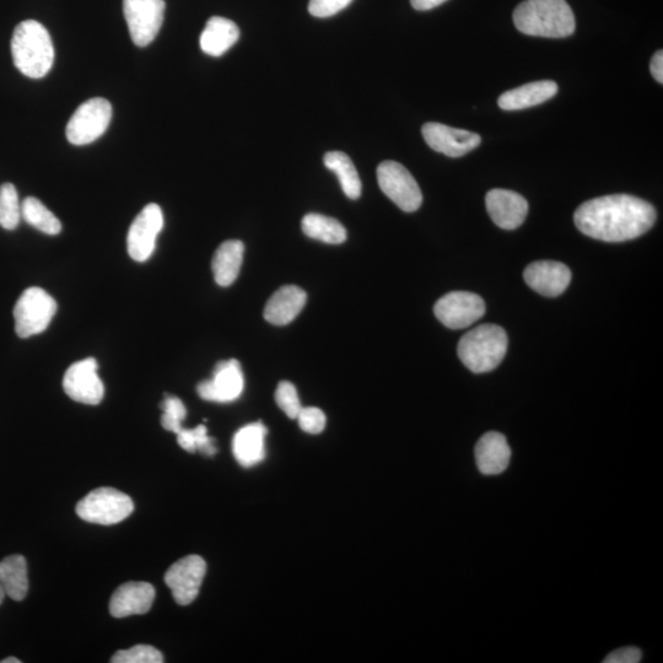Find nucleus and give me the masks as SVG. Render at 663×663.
Listing matches in <instances>:
<instances>
[{
    "instance_id": "nucleus-36",
    "label": "nucleus",
    "mask_w": 663,
    "mask_h": 663,
    "mask_svg": "<svg viewBox=\"0 0 663 663\" xmlns=\"http://www.w3.org/2000/svg\"><path fill=\"white\" fill-rule=\"evenodd\" d=\"M640 661L641 651L638 648L618 649L603 660L605 663H638Z\"/></svg>"
},
{
    "instance_id": "nucleus-17",
    "label": "nucleus",
    "mask_w": 663,
    "mask_h": 663,
    "mask_svg": "<svg viewBox=\"0 0 663 663\" xmlns=\"http://www.w3.org/2000/svg\"><path fill=\"white\" fill-rule=\"evenodd\" d=\"M524 278L528 287L538 294L555 298L568 289L571 282L570 269L554 261L533 262L525 269Z\"/></svg>"
},
{
    "instance_id": "nucleus-33",
    "label": "nucleus",
    "mask_w": 663,
    "mask_h": 663,
    "mask_svg": "<svg viewBox=\"0 0 663 663\" xmlns=\"http://www.w3.org/2000/svg\"><path fill=\"white\" fill-rule=\"evenodd\" d=\"M276 402L278 407L287 414L290 419L298 418L301 411V403L296 387L289 381H282L277 387Z\"/></svg>"
},
{
    "instance_id": "nucleus-6",
    "label": "nucleus",
    "mask_w": 663,
    "mask_h": 663,
    "mask_svg": "<svg viewBox=\"0 0 663 663\" xmlns=\"http://www.w3.org/2000/svg\"><path fill=\"white\" fill-rule=\"evenodd\" d=\"M56 312V300L46 290L26 289L14 307L16 334L30 338L45 332Z\"/></svg>"
},
{
    "instance_id": "nucleus-14",
    "label": "nucleus",
    "mask_w": 663,
    "mask_h": 663,
    "mask_svg": "<svg viewBox=\"0 0 663 663\" xmlns=\"http://www.w3.org/2000/svg\"><path fill=\"white\" fill-rule=\"evenodd\" d=\"M97 371L99 364L94 358L73 364L63 377L64 392L75 402L96 406L105 396V386Z\"/></svg>"
},
{
    "instance_id": "nucleus-38",
    "label": "nucleus",
    "mask_w": 663,
    "mask_h": 663,
    "mask_svg": "<svg viewBox=\"0 0 663 663\" xmlns=\"http://www.w3.org/2000/svg\"><path fill=\"white\" fill-rule=\"evenodd\" d=\"M445 2L447 0H411L412 7L415 10H419V12H427V10L439 7V5Z\"/></svg>"
},
{
    "instance_id": "nucleus-26",
    "label": "nucleus",
    "mask_w": 663,
    "mask_h": 663,
    "mask_svg": "<svg viewBox=\"0 0 663 663\" xmlns=\"http://www.w3.org/2000/svg\"><path fill=\"white\" fill-rule=\"evenodd\" d=\"M301 229L310 239L328 245H341L347 240V230L337 219L326 215L310 213L301 221Z\"/></svg>"
},
{
    "instance_id": "nucleus-9",
    "label": "nucleus",
    "mask_w": 663,
    "mask_h": 663,
    "mask_svg": "<svg viewBox=\"0 0 663 663\" xmlns=\"http://www.w3.org/2000/svg\"><path fill=\"white\" fill-rule=\"evenodd\" d=\"M165 0H123L129 35L138 47H147L164 23Z\"/></svg>"
},
{
    "instance_id": "nucleus-32",
    "label": "nucleus",
    "mask_w": 663,
    "mask_h": 663,
    "mask_svg": "<svg viewBox=\"0 0 663 663\" xmlns=\"http://www.w3.org/2000/svg\"><path fill=\"white\" fill-rule=\"evenodd\" d=\"M161 408L164 411L163 417H161V425L171 433H179L182 429V422L187 415L185 404L180 398L171 396L165 398Z\"/></svg>"
},
{
    "instance_id": "nucleus-39",
    "label": "nucleus",
    "mask_w": 663,
    "mask_h": 663,
    "mask_svg": "<svg viewBox=\"0 0 663 663\" xmlns=\"http://www.w3.org/2000/svg\"><path fill=\"white\" fill-rule=\"evenodd\" d=\"M21 661L16 659V657H8V659H4L3 661H0V663H20Z\"/></svg>"
},
{
    "instance_id": "nucleus-34",
    "label": "nucleus",
    "mask_w": 663,
    "mask_h": 663,
    "mask_svg": "<svg viewBox=\"0 0 663 663\" xmlns=\"http://www.w3.org/2000/svg\"><path fill=\"white\" fill-rule=\"evenodd\" d=\"M296 419H298L301 430L307 434H321L326 428V415L320 408L303 407Z\"/></svg>"
},
{
    "instance_id": "nucleus-27",
    "label": "nucleus",
    "mask_w": 663,
    "mask_h": 663,
    "mask_svg": "<svg viewBox=\"0 0 663 663\" xmlns=\"http://www.w3.org/2000/svg\"><path fill=\"white\" fill-rule=\"evenodd\" d=\"M323 163L328 170L334 172L341 183L344 194L349 199H359L361 196V180L358 174L357 167L353 164L352 159L343 152H330L323 158Z\"/></svg>"
},
{
    "instance_id": "nucleus-15",
    "label": "nucleus",
    "mask_w": 663,
    "mask_h": 663,
    "mask_svg": "<svg viewBox=\"0 0 663 663\" xmlns=\"http://www.w3.org/2000/svg\"><path fill=\"white\" fill-rule=\"evenodd\" d=\"M422 133L425 142L431 149L450 156V158H460L478 148L482 143L479 134L445 126L442 123H425Z\"/></svg>"
},
{
    "instance_id": "nucleus-8",
    "label": "nucleus",
    "mask_w": 663,
    "mask_h": 663,
    "mask_svg": "<svg viewBox=\"0 0 663 663\" xmlns=\"http://www.w3.org/2000/svg\"><path fill=\"white\" fill-rule=\"evenodd\" d=\"M112 106L109 101L96 97L85 101L70 118L67 138L70 144L86 145L104 136L110 126Z\"/></svg>"
},
{
    "instance_id": "nucleus-5",
    "label": "nucleus",
    "mask_w": 663,
    "mask_h": 663,
    "mask_svg": "<svg viewBox=\"0 0 663 663\" xmlns=\"http://www.w3.org/2000/svg\"><path fill=\"white\" fill-rule=\"evenodd\" d=\"M133 510V500L113 488L95 489L77 505L80 519L104 526L120 524L131 516Z\"/></svg>"
},
{
    "instance_id": "nucleus-25",
    "label": "nucleus",
    "mask_w": 663,
    "mask_h": 663,
    "mask_svg": "<svg viewBox=\"0 0 663 663\" xmlns=\"http://www.w3.org/2000/svg\"><path fill=\"white\" fill-rule=\"evenodd\" d=\"M0 585L14 601H23L28 595V564L23 555H10L0 562Z\"/></svg>"
},
{
    "instance_id": "nucleus-4",
    "label": "nucleus",
    "mask_w": 663,
    "mask_h": 663,
    "mask_svg": "<svg viewBox=\"0 0 663 663\" xmlns=\"http://www.w3.org/2000/svg\"><path fill=\"white\" fill-rule=\"evenodd\" d=\"M508 343V336L500 326H478L461 338L458 357L472 373H489L503 361Z\"/></svg>"
},
{
    "instance_id": "nucleus-3",
    "label": "nucleus",
    "mask_w": 663,
    "mask_h": 663,
    "mask_svg": "<svg viewBox=\"0 0 663 663\" xmlns=\"http://www.w3.org/2000/svg\"><path fill=\"white\" fill-rule=\"evenodd\" d=\"M12 55L15 67L26 77H46L55 62L50 32L39 21H23L14 30Z\"/></svg>"
},
{
    "instance_id": "nucleus-19",
    "label": "nucleus",
    "mask_w": 663,
    "mask_h": 663,
    "mask_svg": "<svg viewBox=\"0 0 663 663\" xmlns=\"http://www.w3.org/2000/svg\"><path fill=\"white\" fill-rule=\"evenodd\" d=\"M510 460L511 449L503 434L489 431L479 439L476 446L479 472L485 476H497L509 467Z\"/></svg>"
},
{
    "instance_id": "nucleus-21",
    "label": "nucleus",
    "mask_w": 663,
    "mask_h": 663,
    "mask_svg": "<svg viewBox=\"0 0 663 663\" xmlns=\"http://www.w3.org/2000/svg\"><path fill=\"white\" fill-rule=\"evenodd\" d=\"M267 428L261 422L245 425L234 436L233 452L242 467L258 465L266 458Z\"/></svg>"
},
{
    "instance_id": "nucleus-12",
    "label": "nucleus",
    "mask_w": 663,
    "mask_h": 663,
    "mask_svg": "<svg viewBox=\"0 0 663 663\" xmlns=\"http://www.w3.org/2000/svg\"><path fill=\"white\" fill-rule=\"evenodd\" d=\"M206 573V560L199 555H188L166 571V585L180 606L191 605L196 600Z\"/></svg>"
},
{
    "instance_id": "nucleus-10",
    "label": "nucleus",
    "mask_w": 663,
    "mask_h": 663,
    "mask_svg": "<svg viewBox=\"0 0 663 663\" xmlns=\"http://www.w3.org/2000/svg\"><path fill=\"white\" fill-rule=\"evenodd\" d=\"M436 318L451 330H462L481 320L485 304L481 296L468 291H452L434 306Z\"/></svg>"
},
{
    "instance_id": "nucleus-23",
    "label": "nucleus",
    "mask_w": 663,
    "mask_h": 663,
    "mask_svg": "<svg viewBox=\"0 0 663 663\" xmlns=\"http://www.w3.org/2000/svg\"><path fill=\"white\" fill-rule=\"evenodd\" d=\"M240 39V30L234 21L213 16L208 20L204 28L201 40V48L209 56L220 57L228 52Z\"/></svg>"
},
{
    "instance_id": "nucleus-13",
    "label": "nucleus",
    "mask_w": 663,
    "mask_h": 663,
    "mask_svg": "<svg viewBox=\"0 0 663 663\" xmlns=\"http://www.w3.org/2000/svg\"><path fill=\"white\" fill-rule=\"evenodd\" d=\"M245 388V377L236 359L220 361L213 377L197 386L198 396L204 401L230 403L239 400Z\"/></svg>"
},
{
    "instance_id": "nucleus-30",
    "label": "nucleus",
    "mask_w": 663,
    "mask_h": 663,
    "mask_svg": "<svg viewBox=\"0 0 663 663\" xmlns=\"http://www.w3.org/2000/svg\"><path fill=\"white\" fill-rule=\"evenodd\" d=\"M177 435V442L182 447L183 450L187 452L199 451L204 456H214L217 454V446H215V440L209 438L208 430L204 425H198L194 429H181Z\"/></svg>"
},
{
    "instance_id": "nucleus-28",
    "label": "nucleus",
    "mask_w": 663,
    "mask_h": 663,
    "mask_svg": "<svg viewBox=\"0 0 663 663\" xmlns=\"http://www.w3.org/2000/svg\"><path fill=\"white\" fill-rule=\"evenodd\" d=\"M21 218L43 234L53 236L61 233V221L35 197L25 198L21 203Z\"/></svg>"
},
{
    "instance_id": "nucleus-35",
    "label": "nucleus",
    "mask_w": 663,
    "mask_h": 663,
    "mask_svg": "<svg viewBox=\"0 0 663 663\" xmlns=\"http://www.w3.org/2000/svg\"><path fill=\"white\" fill-rule=\"evenodd\" d=\"M353 0H310L309 12L316 18H330L346 9Z\"/></svg>"
},
{
    "instance_id": "nucleus-40",
    "label": "nucleus",
    "mask_w": 663,
    "mask_h": 663,
    "mask_svg": "<svg viewBox=\"0 0 663 663\" xmlns=\"http://www.w3.org/2000/svg\"><path fill=\"white\" fill-rule=\"evenodd\" d=\"M4 597H5V591L2 587V585H0V605H2V603L4 601Z\"/></svg>"
},
{
    "instance_id": "nucleus-24",
    "label": "nucleus",
    "mask_w": 663,
    "mask_h": 663,
    "mask_svg": "<svg viewBox=\"0 0 663 663\" xmlns=\"http://www.w3.org/2000/svg\"><path fill=\"white\" fill-rule=\"evenodd\" d=\"M245 245L239 240L223 242L215 251L212 269L215 282L220 287H230L239 277L244 261Z\"/></svg>"
},
{
    "instance_id": "nucleus-1",
    "label": "nucleus",
    "mask_w": 663,
    "mask_h": 663,
    "mask_svg": "<svg viewBox=\"0 0 663 663\" xmlns=\"http://www.w3.org/2000/svg\"><path fill=\"white\" fill-rule=\"evenodd\" d=\"M657 219L649 202L629 194H612L587 201L576 209L574 221L582 234L605 242H624L648 233Z\"/></svg>"
},
{
    "instance_id": "nucleus-20",
    "label": "nucleus",
    "mask_w": 663,
    "mask_h": 663,
    "mask_svg": "<svg viewBox=\"0 0 663 663\" xmlns=\"http://www.w3.org/2000/svg\"><path fill=\"white\" fill-rule=\"evenodd\" d=\"M305 290L295 285H285L268 300L264 307V318L274 326H285L293 322L306 305Z\"/></svg>"
},
{
    "instance_id": "nucleus-31",
    "label": "nucleus",
    "mask_w": 663,
    "mask_h": 663,
    "mask_svg": "<svg viewBox=\"0 0 663 663\" xmlns=\"http://www.w3.org/2000/svg\"><path fill=\"white\" fill-rule=\"evenodd\" d=\"M164 661L163 654L149 645H137L131 649L117 651L111 659L113 663H163Z\"/></svg>"
},
{
    "instance_id": "nucleus-11",
    "label": "nucleus",
    "mask_w": 663,
    "mask_h": 663,
    "mask_svg": "<svg viewBox=\"0 0 663 663\" xmlns=\"http://www.w3.org/2000/svg\"><path fill=\"white\" fill-rule=\"evenodd\" d=\"M164 228L163 210L158 204L150 203L134 219L128 231L127 249L129 256L137 262L148 261L153 255L156 239Z\"/></svg>"
},
{
    "instance_id": "nucleus-7",
    "label": "nucleus",
    "mask_w": 663,
    "mask_h": 663,
    "mask_svg": "<svg viewBox=\"0 0 663 663\" xmlns=\"http://www.w3.org/2000/svg\"><path fill=\"white\" fill-rule=\"evenodd\" d=\"M377 181L381 191L406 213H413L423 203L420 187L406 167L387 160L377 167Z\"/></svg>"
},
{
    "instance_id": "nucleus-16",
    "label": "nucleus",
    "mask_w": 663,
    "mask_h": 663,
    "mask_svg": "<svg viewBox=\"0 0 663 663\" xmlns=\"http://www.w3.org/2000/svg\"><path fill=\"white\" fill-rule=\"evenodd\" d=\"M485 204L490 218L499 228L515 230L520 228L528 214V203L521 194L508 190L489 191Z\"/></svg>"
},
{
    "instance_id": "nucleus-29",
    "label": "nucleus",
    "mask_w": 663,
    "mask_h": 663,
    "mask_svg": "<svg viewBox=\"0 0 663 663\" xmlns=\"http://www.w3.org/2000/svg\"><path fill=\"white\" fill-rule=\"evenodd\" d=\"M21 220L19 194L12 183L0 186V226L5 230H15Z\"/></svg>"
},
{
    "instance_id": "nucleus-37",
    "label": "nucleus",
    "mask_w": 663,
    "mask_h": 663,
    "mask_svg": "<svg viewBox=\"0 0 663 663\" xmlns=\"http://www.w3.org/2000/svg\"><path fill=\"white\" fill-rule=\"evenodd\" d=\"M650 69L656 82L663 83V52L657 51L651 59Z\"/></svg>"
},
{
    "instance_id": "nucleus-18",
    "label": "nucleus",
    "mask_w": 663,
    "mask_h": 663,
    "mask_svg": "<svg viewBox=\"0 0 663 663\" xmlns=\"http://www.w3.org/2000/svg\"><path fill=\"white\" fill-rule=\"evenodd\" d=\"M155 600V589L149 582H127L118 587L110 601V613L115 618H127L150 611Z\"/></svg>"
},
{
    "instance_id": "nucleus-22",
    "label": "nucleus",
    "mask_w": 663,
    "mask_h": 663,
    "mask_svg": "<svg viewBox=\"0 0 663 663\" xmlns=\"http://www.w3.org/2000/svg\"><path fill=\"white\" fill-rule=\"evenodd\" d=\"M558 85L552 80L528 83L520 88L506 91L499 97L498 105L501 110L517 111L530 109L543 104L558 93Z\"/></svg>"
},
{
    "instance_id": "nucleus-2",
    "label": "nucleus",
    "mask_w": 663,
    "mask_h": 663,
    "mask_svg": "<svg viewBox=\"0 0 663 663\" xmlns=\"http://www.w3.org/2000/svg\"><path fill=\"white\" fill-rule=\"evenodd\" d=\"M514 23L522 34L547 39H564L576 28L567 0H525L515 9Z\"/></svg>"
}]
</instances>
